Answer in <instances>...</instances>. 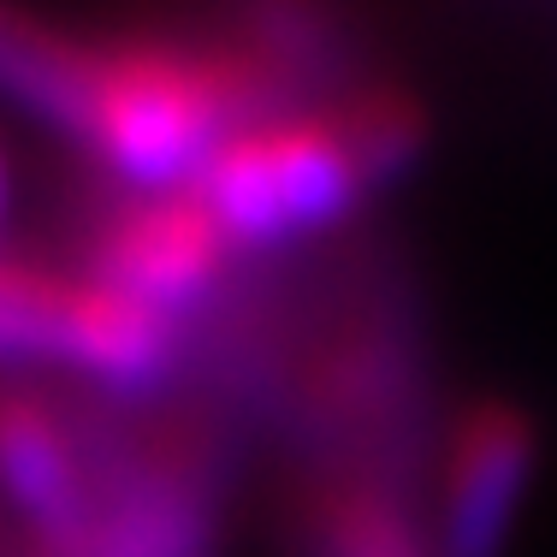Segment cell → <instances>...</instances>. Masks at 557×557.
<instances>
[{"label": "cell", "instance_id": "3", "mask_svg": "<svg viewBox=\"0 0 557 557\" xmlns=\"http://www.w3.org/2000/svg\"><path fill=\"white\" fill-rule=\"evenodd\" d=\"M89 522L72 546L30 557H214V462L196 440H125L89 462Z\"/></svg>", "mask_w": 557, "mask_h": 557}, {"label": "cell", "instance_id": "5", "mask_svg": "<svg viewBox=\"0 0 557 557\" xmlns=\"http://www.w3.org/2000/svg\"><path fill=\"white\" fill-rule=\"evenodd\" d=\"M534 457H540V428L528 409L504 404V397H481L474 409H462L445 457L433 557H504Z\"/></svg>", "mask_w": 557, "mask_h": 557}, {"label": "cell", "instance_id": "9", "mask_svg": "<svg viewBox=\"0 0 557 557\" xmlns=\"http://www.w3.org/2000/svg\"><path fill=\"white\" fill-rule=\"evenodd\" d=\"M72 273L0 249V362H60Z\"/></svg>", "mask_w": 557, "mask_h": 557}, {"label": "cell", "instance_id": "11", "mask_svg": "<svg viewBox=\"0 0 557 557\" xmlns=\"http://www.w3.org/2000/svg\"><path fill=\"white\" fill-rule=\"evenodd\" d=\"M0 208H7V166H0Z\"/></svg>", "mask_w": 557, "mask_h": 557}, {"label": "cell", "instance_id": "1", "mask_svg": "<svg viewBox=\"0 0 557 557\" xmlns=\"http://www.w3.org/2000/svg\"><path fill=\"white\" fill-rule=\"evenodd\" d=\"M285 77L249 42H84L72 54L60 125L125 190H190L220 143L285 101Z\"/></svg>", "mask_w": 557, "mask_h": 557}, {"label": "cell", "instance_id": "4", "mask_svg": "<svg viewBox=\"0 0 557 557\" xmlns=\"http://www.w3.org/2000/svg\"><path fill=\"white\" fill-rule=\"evenodd\" d=\"M232 256L237 249L225 244L220 220L202 208L196 190H131L89 232L84 278L178 321L220 290Z\"/></svg>", "mask_w": 557, "mask_h": 557}, {"label": "cell", "instance_id": "7", "mask_svg": "<svg viewBox=\"0 0 557 557\" xmlns=\"http://www.w3.org/2000/svg\"><path fill=\"white\" fill-rule=\"evenodd\" d=\"M60 368L96 380L119 397L154 392L178 368V321L119 297L96 278L72 273V309H65V338H60Z\"/></svg>", "mask_w": 557, "mask_h": 557}, {"label": "cell", "instance_id": "6", "mask_svg": "<svg viewBox=\"0 0 557 557\" xmlns=\"http://www.w3.org/2000/svg\"><path fill=\"white\" fill-rule=\"evenodd\" d=\"M0 498L30 528L36 552L72 546L96 504L84 433L24 386H0Z\"/></svg>", "mask_w": 557, "mask_h": 557}, {"label": "cell", "instance_id": "2", "mask_svg": "<svg viewBox=\"0 0 557 557\" xmlns=\"http://www.w3.org/2000/svg\"><path fill=\"white\" fill-rule=\"evenodd\" d=\"M232 249H278L338 225L368 196L338 113H273L220 143L190 184Z\"/></svg>", "mask_w": 557, "mask_h": 557}, {"label": "cell", "instance_id": "10", "mask_svg": "<svg viewBox=\"0 0 557 557\" xmlns=\"http://www.w3.org/2000/svg\"><path fill=\"white\" fill-rule=\"evenodd\" d=\"M338 113L344 137H350L356 161H362L368 190L374 184H392L397 172H409V161L428 143V125H421V108L404 96V89H356Z\"/></svg>", "mask_w": 557, "mask_h": 557}, {"label": "cell", "instance_id": "8", "mask_svg": "<svg viewBox=\"0 0 557 557\" xmlns=\"http://www.w3.org/2000/svg\"><path fill=\"white\" fill-rule=\"evenodd\" d=\"M302 528L309 557H433V540L421 534L404 493L368 469L321 474L302 504Z\"/></svg>", "mask_w": 557, "mask_h": 557}]
</instances>
